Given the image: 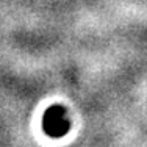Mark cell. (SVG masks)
<instances>
[{
  "label": "cell",
  "mask_w": 147,
  "mask_h": 147,
  "mask_svg": "<svg viewBox=\"0 0 147 147\" xmlns=\"http://www.w3.org/2000/svg\"><path fill=\"white\" fill-rule=\"evenodd\" d=\"M44 128L52 136H61L69 130V119L61 107H52L44 116Z\"/></svg>",
  "instance_id": "6da1fadb"
}]
</instances>
